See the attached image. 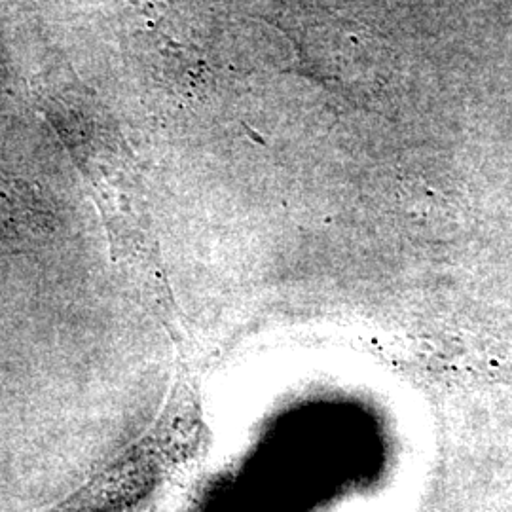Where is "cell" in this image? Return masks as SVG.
Wrapping results in <instances>:
<instances>
[{
  "mask_svg": "<svg viewBox=\"0 0 512 512\" xmlns=\"http://www.w3.org/2000/svg\"><path fill=\"white\" fill-rule=\"evenodd\" d=\"M165 450L164 435H154L105 465L76 492L42 512H124L135 507L154 484Z\"/></svg>",
  "mask_w": 512,
  "mask_h": 512,
  "instance_id": "1",
  "label": "cell"
}]
</instances>
